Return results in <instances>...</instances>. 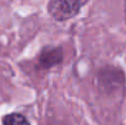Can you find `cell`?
<instances>
[{"mask_svg": "<svg viewBox=\"0 0 126 125\" xmlns=\"http://www.w3.org/2000/svg\"><path fill=\"white\" fill-rule=\"evenodd\" d=\"M89 0H49L47 10L49 15L59 22L76 17Z\"/></svg>", "mask_w": 126, "mask_h": 125, "instance_id": "1", "label": "cell"}, {"mask_svg": "<svg viewBox=\"0 0 126 125\" xmlns=\"http://www.w3.org/2000/svg\"><path fill=\"white\" fill-rule=\"evenodd\" d=\"M64 60V49L60 45H47L38 55V66L43 70H49L60 65Z\"/></svg>", "mask_w": 126, "mask_h": 125, "instance_id": "2", "label": "cell"}, {"mask_svg": "<svg viewBox=\"0 0 126 125\" xmlns=\"http://www.w3.org/2000/svg\"><path fill=\"white\" fill-rule=\"evenodd\" d=\"M1 123L4 125H28L30 120L21 113H10L1 119Z\"/></svg>", "mask_w": 126, "mask_h": 125, "instance_id": "3", "label": "cell"}, {"mask_svg": "<svg viewBox=\"0 0 126 125\" xmlns=\"http://www.w3.org/2000/svg\"><path fill=\"white\" fill-rule=\"evenodd\" d=\"M124 20H125L126 25V0H124Z\"/></svg>", "mask_w": 126, "mask_h": 125, "instance_id": "4", "label": "cell"}]
</instances>
